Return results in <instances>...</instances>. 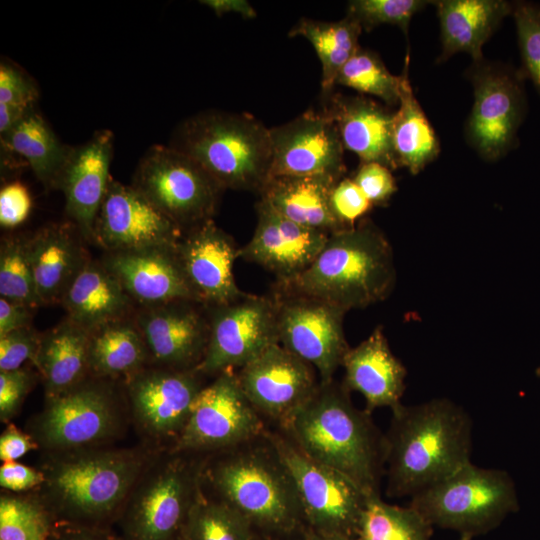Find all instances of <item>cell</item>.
I'll list each match as a JSON object with an SVG mask.
<instances>
[{
  "instance_id": "20",
  "label": "cell",
  "mask_w": 540,
  "mask_h": 540,
  "mask_svg": "<svg viewBox=\"0 0 540 540\" xmlns=\"http://www.w3.org/2000/svg\"><path fill=\"white\" fill-rule=\"evenodd\" d=\"M239 250L233 238L213 219L184 231L175 253L199 303L212 308L231 303L244 294L233 274Z\"/></svg>"
},
{
  "instance_id": "47",
  "label": "cell",
  "mask_w": 540,
  "mask_h": 540,
  "mask_svg": "<svg viewBox=\"0 0 540 540\" xmlns=\"http://www.w3.org/2000/svg\"><path fill=\"white\" fill-rule=\"evenodd\" d=\"M352 179L373 206L386 204L398 189L392 170L376 162L361 163Z\"/></svg>"
},
{
  "instance_id": "37",
  "label": "cell",
  "mask_w": 540,
  "mask_h": 540,
  "mask_svg": "<svg viewBox=\"0 0 540 540\" xmlns=\"http://www.w3.org/2000/svg\"><path fill=\"white\" fill-rule=\"evenodd\" d=\"M434 527L412 506L385 502L369 496L363 510L357 540H431Z\"/></svg>"
},
{
  "instance_id": "30",
  "label": "cell",
  "mask_w": 540,
  "mask_h": 540,
  "mask_svg": "<svg viewBox=\"0 0 540 540\" xmlns=\"http://www.w3.org/2000/svg\"><path fill=\"white\" fill-rule=\"evenodd\" d=\"M90 331L66 319L41 335L33 364L44 384L46 399L84 380L89 372Z\"/></svg>"
},
{
  "instance_id": "39",
  "label": "cell",
  "mask_w": 540,
  "mask_h": 540,
  "mask_svg": "<svg viewBox=\"0 0 540 540\" xmlns=\"http://www.w3.org/2000/svg\"><path fill=\"white\" fill-rule=\"evenodd\" d=\"M400 75H393L373 51L359 48L339 72L336 84L382 100L387 107L397 106Z\"/></svg>"
},
{
  "instance_id": "51",
  "label": "cell",
  "mask_w": 540,
  "mask_h": 540,
  "mask_svg": "<svg viewBox=\"0 0 540 540\" xmlns=\"http://www.w3.org/2000/svg\"><path fill=\"white\" fill-rule=\"evenodd\" d=\"M40 446L31 434L18 429L14 424H7L0 436V459L3 463L16 461Z\"/></svg>"
},
{
  "instance_id": "19",
  "label": "cell",
  "mask_w": 540,
  "mask_h": 540,
  "mask_svg": "<svg viewBox=\"0 0 540 540\" xmlns=\"http://www.w3.org/2000/svg\"><path fill=\"white\" fill-rule=\"evenodd\" d=\"M270 136V177H344V147L335 123L323 111L308 110L285 124L270 128Z\"/></svg>"
},
{
  "instance_id": "11",
  "label": "cell",
  "mask_w": 540,
  "mask_h": 540,
  "mask_svg": "<svg viewBox=\"0 0 540 540\" xmlns=\"http://www.w3.org/2000/svg\"><path fill=\"white\" fill-rule=\"evenodd\" d=\"M123 413L107 385L84 380L74 388L46 399L30 423V434L51 452L95 447L121 429Z\"/></svg>"
},
{
  "instance_id": "56",
  "label": "cell",
  "mask_w": 540,
  "mask_h": 540,
  "mask_svg": "<svg viewBox=\"0 0 540 540\" xmlns=\"http://www.w3.org/2000/svg\"><path fill=\"white\" fill-rule=\"evenodd\" d=\"M457 540H471V539H467V538H463V537H459Z\"/></svg>"
},
{
  "instance_id": "18",
  "label": "cell",
  "mask_w": 540,
  "mask_h": 540,
  "mask_svg": "<svg viewBox=\"0 0 540 540\" xmlns=\"http://www.w3.org/2000/svg\"><path fill=\"white\" fill-rule=\"evenodd\" d=\"M196 370L142 368L127 378L131 414L139 428L157 441L173 443L183 430L203 388Z\"/></svg>"
},
{
  "instance_id": "38",
  "label": "cell",
  "mask_w": 540,
  "mask_h": 540,
  "mask_svg": "<svg viewBox=\"0 0 540 540\" xmlns=\"http://www.w3.org/2000/svg\"><path fill=\"white\" fill-rule=\"evenodd\" d=\"M55 518L38 493L0 497V540H48Z\"/></svg>"
},
{
  "instance_id": "43",
  "label": "cell",
  "mask_w": 540,
  "mask_h": 540,
  "mask_svg": "<svg viewBox=\"0 0 540 540\" xmlns=\"http://www.w3.org/2000/svg\"><path fill=\"white\" fill-rule=\"evenodd\" d=\"M373 204L352 178L343 177L333 187L330 208L342 230L354 228L356 221L364 217Z\"/></svg>"
},
{
  "instance_id": "46",
  "label": "cell",
  "mask_w": 540,
  "mask_h": 540,
  "mask_svg": "<svg viewBox=\"0 0 540 540\" xmlns=\"http://www.w3.org/2000/svg\"><path fill=\"white\" fill-rule=\"evenodd\" d=\"M35 377L34 372L25 367L11 371H0L1 422H9L18 413L35 383Z\"/></svg>"
},
{
  "instance_id": "41",
  "label": "cell",
  "mask_w": 540,
  "mask_h": 540,
  "mask_svg": "<svg viewBox=\"0 0 540 540\" xmlns=\"http://www.w3.org/2000/svg\"><path fill=\"white\" fill-rule=\"evenodd\" d=\"M430 3L432 1L353 0L348 3L346 15L366 31L382 24H390L398 26L405 35H408L412 17Z\"/></svg>"
},
{
  "instance_id": "14",
  "label": "cell",
  "mask_w": 540,
  "mask_h": 540,
  "mask_svg": "<svg viewBox=\"0 0 540 540\" xmlns=\"http://www.w3.org/2000/svg\"><path fill=\"white\" fill-rule=\"evenodd\" d=\"M279 343L318 373L320 383L334 374L350 349L344 334L345 311L318 298L276 290Z\"/></svg>"
},
{
  "instance_id": "40",
  "label": "cell",
  "mask_w": 540,
  "mask_h": 540,
  "mask_svg": "<svg viewBox=\"0 0 540 540\" xmlns=\"http://www.w3.org/2000/svg\"><path fill=\"white\" fill-rule=\"evenodd\" d=\"M0 295L2 298L28 305L34 309L41 306L35 288L28 237L11 236L2 241Z\"/></svg>"
},
{
  "instance_id": "27",
  "label": "cell",
  "mask_w": 540,
  "mask_h": 540,
  "mask_svg": "<svg viewBox=\"0 0 540 540\" xmlns=\"http://www.w3.org/2000/svg\"><path fill=\"white\" fill-rule=\"evenodd\" d=\"M72 223L50 224L28 237L29 256L42 305L61 303L66 291L89 261Z\"/></svg>"
},
{
  "instance_id": "24",
  "label": "cell",
  "mask_w": 540,
  "mask_h": 540,
  "mask_svg": "<svg viewBox=\"0 0 540 540\" xmlns=\"http://www.w3.org/2000/svg\"><path fill=\"white\" fill-rule=\"evenodd\" d=\"M323 112L335 123L344 149L361 163L400 168L393 145L395 111L369 97L329 94Z\"/></svg>"
},
{
  "instance_id": "25",
  "label": "cell",
  "mask_w": 540,
  "mask_h": 540,
  "mask_svg": "<svg viewBox=\"0 0 540 540\" xmlns=\"http://www.w3.org/2000/svg\"><path fill=\"white\" fill-rule=\"evenodd\" d=\"M104 266L133 301L155 307L176 301H197L175 250L110 252Z\"/></svg>"
},
{
  "instance_id": "29",
  "label": "cell",
  "mask_w": 540,
  "mask_h": 540,
  "mask_svg": "<svg viewBox=\"0 0 540 540\" xmlns=\"http://www.w3.org/2000/svg\"><path fill=\"white\" fill-rule=\"evenodd\" d=\"M339 180L327 175L270 177L260 200L294 223L330 235L343 231L330 208L331 191Z\"/></svg>"
},
{
  "instance_id": "21",
  "label": "cell",
  "mask_w": 540,
  "mask_h": 540,
  "mask_svg": "<svg viewBox=\"0 0 540 540\" xmlns=\"http://www.w3.org/2000/svg\"><path fill=\"white\" fill-rule=\"evenodd\" d=\"M257 225L239 257L273 273L277 284L292 281L315 260L329 234L301 226L259 199Z\"/></svg>"
},
{
  "instance_id": "5",
  "label": "cell",
  "mask_w": 540,
  "mask_h": 540,
  "mask_svg": "<svg viewBox=\"0 0 540 540\" xmlns=\"http://www.w3.org/2000/svg\"><path fill=\"white\" fill-rule=\"evenodd\" d=\"M395 284L392 246L380 228L363 219L330 234L311 265L276 290L318 298L347 312L384 301Z\"/></svg>"
},
{
  "instance_id": "9",
  "label": "cell",
  "mask_w": 540,
  "mask_h": 540,
  "mask_svg": "<svg viewBox=\"0 0 540 540\" xmlns=\"http://www.w3.org/2000/svg\"><path fill=\"white\" fill-rule=\"evenodd\" d=\"M266 433L294 479L306 529L356 538L369 495L345 475L310 458L283 430L268 425Z\"/></svg>"
},
{
  "instance_id": "3",
  "label": "cell",
  "mask_w": 540,
  "mask_h": 540,
  "mask_svg": "<svg viewBox=\"0 0 540 540\" xmlns=\"http://www.w3.org/2000/svg\"><path fill=\"white\" fill-rule=\"evenodd\" d=\"M281 430L313 460L345 475L369 496L381 495L385 433L371 413L354 405L343 383H320Z\"/></svg>"
},
{
  "instance_id": "49",
  "label": "cell",
  "mask_w": 540,
  "mask_h": 540,
  "mask_svg": "<svg viewBox=\"0 0 540 540\" xmlns=\"http://www.w3.org/2000/svg\"><path fill=\"white\" fill-rule=\"evenodd\" d=\"M45 476L36 469L17 461L5 462L0 467V486L8 492L25 493L39 489Z\"/></svg>"
},
{
  "instance_id": "4",
  "label": "cell",
  "mask_w": 540,
  "mask_h": 540,
  "mask_svg": "<svg viewBox=\"0 0 540 540\" xmlns=\"http://www.w3.org/2000/svg\"><path fill=\"white\" fill-rule=\"evenodd\" d=\"M37 492L56 521L111 526L154 457L147 449L86 447L51 452Z\"/></svg>"
},
{
  "instance_id": "13",
  "label": "cell",
  "mask_w": 540,
  "mask_h": 540,
  "mask_svg": "<svg viewBox=\"0 0 540 540\" xmlns=\"http://www.w3.org/2000/svg\"><path fill=\"white\" fill-rule=\"evenodd\" d=\"M523 76L519 71L484 59L473 62L468 71L474 102L465 136L486 161L504 157L517 142L527 108Z\"/></svg>"
},
{
  "instance_id": "10",
  "label": "cell",
  "mask_w": 540,
  "mask_h": 540,
  "mask_svg": "<svg viewBox=\"0 0 540 540\" xmlns=\"http://www.w3.org/2000/svg\"><path fill=\"white\" fill-rule=\"evenodd\" d=\"M131 186L184 231L212 219L224 190L194 159L158 144L141 157Z\"/></svg>"
},
{
  "instance_id": "17",
  "label": "cell",
  "mask_w": 540,
  "mask_h": 540,
  "mask_svg": "<svg viewBox=\"0 0 540 540\" xmlns=\"http://www.w3.org/2000/svg\"><path fill=\"white\" fill-rule=\"evenodd\" d=\"M184 230L131 185L111 178L93 240L109 252L175 250Z\"/></svg>"
},
{
  "instance_id": "45",
  "label": "cell",
  "mask_w": 540,
  "mask_h": 540,
  "mask_svg": "<svg viewBox=\"0 0 540 540\" xmlns=\"http://www.w3.org/2000/svg\"><path fill=\"white\" fill-rule=\"evenodd\" d=\"M40 338L31 326L0 336V371L19 369L27 360L33 362Z\"/></svg>"
},
{
  "instance_id": "35",
  "label": "cell",
  "mask_w": 540,
  "mask_h": 540,
  "mask_svg": "<svg viewBox=\"0 0 540 540\" xmlns=\"http://www.w3.org/2000/svg\"><path fill=\"white\" fill-rule=\"evenodd\" d=\"M361 26L351 17L338 21L301 18L290 30L289 37L302 36L314 47L322 65L321 87L329 95L347 61L360 48Z\"/></svg>"
},
{
  "instance_id": "15",
  "label": "cell",
  "mask_w": 540,
  "mask_h": 540,
  "mask_svg": "<svg viewBox=\"0 0 540 540\" xmlns=\"http://www.w3.org/2000/svg\"><path fill=\"white\" fill-rule=\"evenodd\" d=\"M212 309L208 345L196 368L201 375L235 371L268 346L279 343L274 297L244 293Z\"/></svg>"
},
{
  "instance_id": "1",
  "label": "cell",
  "mask_w": 540,
  "mask_h": 540,
  "mask_svg": "<svg viewBox=\"0 0 540 540\" xmlns=\"http://www.w3.org/2000/svg\"><path fill=\"white\" fill-rule=\"evenodd\" d=\"M385 433V493L412 497L471 462L473 422L448 398L401 404Z\"/></svg>"
},
{
  "instance_id": "22",
  "label": "cell",
  "mask_w": 540,
  "mask_h": 540,
  "mask_svg": "<svg viewBox=\"0 0 540 540\" xmlns=\"http://www.w3.org/2000/svg\"><path fill=\"white\" fill-rule=\"evenodd\" d=\"M196 301L148 307L137 317L149 360L160 367L196 370L209 340L210 321ZM199 303V302H198Z\"/></svg>"
},
{
  "instance_id": "6",
  "label": "cell",
  "mask_w": 540,
  "mask_h": 540,
  "mask_svg": "<svg viewBox=\"0 0 540 540\" xmlns=\"http://www.w3.org/2000/svg\"><path fill=\"white\" fill-rule=\"evenodd\" d=\"M169 146L194 159L224 190L259 193L270 178V128L247 113L194 115L177 127Z\"/></svg>"
},
{
  "instance_id": "48",
  "label": "cell",
  "mask_w": 540,
  "mask_h": 540,
  "mask_svg": "<svg viewBox=\"0 0 540 540\" xmlns=\"http://www.w3.org/2000/svg\"><path fill=\"white\" fill-rule=\"evenodd\" d=\"M32 199L27 187L19 181L10 182L0 190V225L10 229L22 224L29 216Z\"/></svg>"
},
{
  "instance_id": "34",
  "label": "cell",
  "mask_w": 540,
  "mask_h": 540,
  "mask_svg": "<svg viewBox=\"0 0 540 540\" xmlns=\"http://www.w3.org/2000/svg\"><path fill=\"white\" fill-rule=\"evenodd\" d=\"M148 360V350L136 324L121 319L90 331L89 372L94 378H128L144 368Z\"/></svg>"
},
{
  "instance_id": "57",
  "label": "cell",
  "mask_w": 540,
  "mask_h": 540,
  "mask_svg": "<svg viewBox=\"0 0 540 540\" xmlns=\"http://www.w3.org/2000/svg\"><path fill=\"white\" fill-rule=\"evenodd\" d=\"M177 540H181L180 538H178Z\"/></svg>"
},
{
  "instance_id": "33",
  "label": "cell",
  "mask_w": 540,
  "mask_h": 540,
  "mask_svg": "<svg viewBox=\"0 0 540 540\" xmlns=\"http://www.w3.org/2000/svg\"><path fill=\"white\" fill-rule=\"evenodd\" d=\"M409 53L400 74V97L395 111L393 145L400 167L420 173L440 153L439 139L414 95L409 80Z\"/></svg>"
},
{
  "instance_id": "23",
  "label": "cell",
  "mask_w": 540,
  "mask_h": 540,
  "mask_svg": "<svg viewBox=\"0 0 540 540\" xmlns=\"http://www.w3.org/2000/svg\"><path fill=\"white\" fill-rule=\"evenodd\" d=\"M113 142V133L105 129L73 147L56 183L55 188L64 194L67 216L87 240H93L98 211L111 180Z\"/></svg>"
},
{
  "instance_id": "2",
  "label": "cell",
  "mask_w": 540,
  "mask_h": 540,
  "mask_svg": "<svg viewBox=\"0 0 540 540\" xmlns=\"http://www.w3.org/2000/svg\"><path fill=\"white\" fill-rule=\"evenodd\" d=\"M266 432L208 454L202 486L242 514L257 536L287 540L306 525L294 479Z\"/></svg>"
},
{
  "instance_id": "44",
  "label": "cell",
  "mask_w": 540,
  "mask_h": 540,
  "mask_svg": "<svg viewBox=\"0 0 540 540\" xmlns=\"http://www.w3.org/2000/svg\"><path fill=\"white\" fill-rule=\"evenodd\" d=\"M39 96L36 82L22 68L8 60L0 63V103L30 109Z\"/></svg>"
},
{
  "instance_id": "53",
  "label": "cell",
  "mask_w": 540,
  "mask_h": 540,
  "mask_svg": "<svg viewBox=\"0 0 540 540\" xmlns=\"http://www.w3.org/2000/svg\"><path fill=\"white\" fill-rule=\"evenodd\" d=\"M209 7L217 16L226 13H237L243 18L253 19L257 13L253 6L246 0H204L200 1Z\"/></svg>"
},
{
  "instance_id": "52",
  "label": "cell",
  "mask_w": 540,
  "mask_h": 540,
  "mask_svg": "<svg viewBox=\"0 0 540 540\" xmlns=\"http://www.w3.org/2000/svg\"><path fill=\"white\" fill-rule=\"evenodd\" d=\"M35 309L15 301L0 298V336L30 327Z\"/></svg>"
},
{
  "instance_id": "28",
  "label": "cell",
  "mask_w": 540,
  "mask_h": 540,
  "mask_svg": "<svg viewBox=\"0 0 540 540\" xmlns=\"http://www.w3.org/2000/svg\"><path fill=\"white\" fill-rule=\"evenodd\" d=\"M440 24L442 52L437 62L464 52L473 62L483 60L484 44L512 14L513 3L505 0H439L433 1Z\"/></svg>"
},
{
  "instance_id": "42",
  "label": "cell",
  "mask_w": 540,
  "mask_h": 540,
  "mask_svg": "<svg viewBox=\"0 0 540 540\" xmlns=\"http://www.w3.org/2000/svg\"><path fill=\"white\" fill-rule=\"evenodd\" d=\"M518 43L526 76L540 95V5L513 3Z\"/></svg>"
},
{
  "instance_id": "32",
  "label": "cell",
  "mask_w": 540,
  "mask_h": 540,
  "mask_svg": "<svg viewBox=\"0 0 540 540\" xmlns=\"http://www.w3.org/2000/svg\"><path fill=\"white\" fill-rule=\"evenodd\" d=\"M0 139L2 150L24 159L47 189L56 187L73 147L60 141L36 107Z\"/></svg>"
},
{
  "instance_id": "31",
  "label": "cell",
  "mask_w": 540,
  "mask_h": 540,
  "mask_svg": "<svg viewBox=\"0 0 540 540\" xmlns=\"http://www.w3.org/2000/svg\"><path fill=\"white\" fill-rule=\"evenodd\" d=\"M133 300L104 266L88 261L66 291L61 304L68 319L91 331L121 320Z\"/></svg>"
},
{
  "instance_id": "8",
  "label": "cell",
  "mask_w": 540,
  "mask_h": 540,
  "mask_svg": "<svg viewBox=\"0 0 540 540\" xmlns=\"http://www.w3.org/2000/svg\"><path fill=\"white\" fill-rule=\"evenodd\" d=\"M409 505L433 527L456 531L471 540L496 529L519 509L511 476L472 462L410 497Z\"/></svg>"
},
{
  "instance_id": "36",
  "label": "cell",
  "mask_w": 540,
  "mask_h": 540,
  "mask_svg": "<svg viewBox=\"0 0 540 540\" xmlns=\"http://www.w3.org/2000/svg\"><path fill=\"white\" fill-rule=\"evenodd\" d=\"M249 521L232 506L207 492L201 482L184 521L181 540H257Z\"/></svg>"
},
{
  "instance_id": "54",
  "label": "cell",
  "mask_w": 540,
  "mask_h": 540,
  "mask_svg": "<svg viewBox=\"0 0 540 540\" xmlns=\"http://www.w3.org/2000/svg\"><path fill=\"white\" fill-rule=\"evenodd\" d=\"M298 540H357L356 538L336 536V535H325L314 532L309 529H305L302 534L299 536Z\"/></svg>"
},
{
  "instance_id": "50",
  "label": "cell",
  "mask_w": 540,
  "mask_h": 540,
  "mask_svg": "<svg viewBox=\"0 0 540 540\" xmlns=\"http://www.w3.org/2000/svg\"><path fill=\"white\" fill-rule=\"evenodd\" d=\"M48 540H123L111 526L55 521Z\"/></svg>"
},
{
  "instance_id": "26",
  "label": "cell",
  "mask_w": 540,
  "mask_h": 540,
  "mask_svg": "<svg viewBox=\"0 0 540 540\" xmlns=\"http://www.w3.org/2000/svg\"><path fill=\"white\" fill-rule=\"evenodd\" d=\"M343 384L359 392L369 413L377 408L391 410L402 404L407 369L390 349L383 327H376L361 343L345 354Z\"/></svg>"
},
{
  "instance_id": "16",
  "label": "cell",
  "mask_w": 540,
  "mask_h": 540,
  "mask_svg": "<svg viewBox=\"0 0 540 540\" xmlns=\"http://www.w3.org/2000/svg\"><path fill=\"white\" fill-rule=\"evenodd\" d=\"M253 407L269 426L284 429L320 385L315 368L274 343L235 371Z\"/></svg>"
},
{
  "instance_id": "12",
  "label": "cell",
  "mask_w": 540,
  "mask_h": 540,
  "mask_svg": "<svg viewBox=\"0 0 540 540\" xmlns=\"http://www.w3.org/2000/svg\"><path fill=\"white\" fill-rule=\"evenodd\" d=\"M267 429L268 424L245 396L236 372L224 371L200 390L170 450L211 454L256 439Z\"/></svg>"
},
{
  "instance_id": "55",
  "label": "cell",
  "mask_w": 540,
  "mask_h": 540,
  "mask_svg": "<svg viewBox=\"0 0 540 540\" xmlns=\"http://www.w3.org/2000/svg\"><path fill=\"white\" fill-rule=\"evenodd\" d=\"M536 375L540 378V367L536 369Z\"/></svg>"
},
{
  "instance_id": "7",
  "label": "cell",
  "mask_w": 540,
  "mask_h": 540,
  "mask_svg": "<svg viewBox=\"0 0 540 540\" xmlns=\"http://www.w3.org/2000/svg\"><path fill=\"white\" fill-rule=\"evenodd\" d=\"M155 456L139 476L114 523L123 540H177L198 495L205 458Z\"/></svg>"
}]
</instances>
